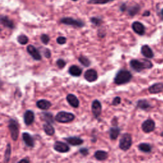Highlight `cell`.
I'll use <instances>...</instances> for the list:
<instances>
[{"instance_id":"f546056e","label":"cell","mask_w":163,"mask_h":163,"mask_svg":"<svg viewBox=\"0 0 163 163\" xmlns=\"http://www.w3.org/2000/svg\"><path fill=\"white\" fill-rule=\"evenodd\" d=\"M113 1L114 0H89L87 3L89 5H105Z\"/></svg>"},{"instance_id":"5bb4252c","label":"cell","mask_w":163,"mask_h":163,"mask_svg":"<svg viewBox=\"0 0 163 163\" xmlns=\"http://www.w3.org/2000/svg\"><path fill=\"white\" fill-rule=\"evenodd\" d=\"M1 23L5 27H8L9 29H14L15 24L13 21H11L9 17L7 15H2L1 16Z\"/></svg>"},{"instance_id":"d4e9b609","label":"cell","mask_w":163,"mask_h":163,"mask_svg":"<svg viewBox=\"0 0 163 163\" xmlns=\"http://www.w3.org/2000/svg\"><path fill=\"white\" fill-rule=\"evenodd\" d=\"M43 127L46 135H47L48 136H52L54 135L55 129L54 127L52 126V124L47 123V122H46V123L43 124Z\"/></svg>"},{"instance_id":"b9f144b4","label":"cell","mask_w":163,"mask_h":163,"mask_svg":"<svg viewBox=\"0 0 163 163\" xmlns=\"http://www.w3.org/2000/svg\"><path fill=\"white\" fill-rule=\"evenodd\" d=\"M30 162V161H29V160H27V159H22V160H20L19 161V162Z\"/></svg>"},{"instance_id":"9a60e30c","label":"cell","mask_w":163,"mask_h":163,"mask_svg":"<svg viewBox=\"0 0 163 163\" xmlns=\"http://www.w3.org/2000/svg\"><path fill=\"white\" fill-rule=\"evenodd\" d=\"M64 139L66 140V142H68L69 144L73 145V146H78V145H80L84 143V140L82 139L77 136L65 138Z\"/></svg>"},{"instance_id":"7bdbcfd3","label":"cell","mask_w":163,"mask_h":163,"mask_svg":"<svg viewBox=\"0 0 163 163\" xmlns=\"http://www.w3.org/2000/svg\"><path fill=\"white\" fill-rule=\"evenodd\" d=\"M161 16H162V19H163V8L161 10Z\"/></svg>"},{"instance_id":"52a82bcc","label":"cell","mask_w":163,"mask_h":163,"mask_svg":"<svg viewBox=\"0 0 163 163\" xmlns=\"http://www.w3.org/2000/svg\"><path fill=\"white\" fill-rule=\"evenodd\" d=\"M26 49L28 54L32 57L34 60L40 61L42 59V56H41L40 53L34 46H33V45H29L27 46Z\"/></svg>"},{"instance_id":"ffe728a7","label":"cell","mask_w":163,"mask_h":163,"mask_svg":"<svg viewBox=\"0 0 163 163\" xmlns=\"http://www.w3.org/2000/svg\"><path fill=\"white\" fill-rule=\"evenodd\" d=\"M37 106L38 108L41 110H46L51 107L52 103L48 100H40L37 102Z\"/></svg>"},{"instance_id":"ac0fdd59","label":"cell","mask_w":163,"mask_h":163,"mask_svg":"<svg viewBox=\"0 0 163 163\" xmlns=\"http://www.w3.org/2000/svg\"><path fill=\"white\" fill-rule=\"evenodd\" d=\"M163 91V84L156 83L149 87V91L150 94H158Z\"/></svg>"},{"instance_id":"83f0119b","label":"cell","mask_w":163,"mask_h":163,"mask_svg":"<svg viewBox=\"0 0 163 163\" xmlns=\"http://www.w3.org/2000/svg\"><path fill=\"white\" fill-rule=\"evenodd\" d=\"M42 119L46 121V122L50 124H53L54 123V118H53V115H52L50 112H43L42 113Z\"/></svg>"},{"instance_id":"7c38bea8","label":"cell","mask_w":163,"mask_h":163,"mask_svg":"<svg viewBox=\"0 0 163 163\" xmlns=\"http://www.w3.org/2000/svg\"><path fill=\"white\" fill-rule=\"evenodd\" d=\"M132 28L133 31L139 35H143L145 33V27L140 22L135 21L132 24Z\"/></svg>"},{"instance_id":"4dcf8cb0","label":"cell","mask_w":163,"mask_h":163,"mask_svg":"<svg viewBox=\"0 0 163 163\" xmlns=\"http://www.w3.org/2000/svg\"><path fill=\"white\" fill-rule=\"evenodd\" d=\"M78 61L82 65L85 67H89L91 65V61L88 59V58L85 57L84 56H80L78 57Z\"/></svg>"},{"instance_id":"ab89813d","label":"cell","mask_w":163,"mask_h":163,"mask_svg":"<svg viewBox=\"0 0 163 163\" xmlns=\"http://www.w3.org/2000/svg\"><path fill=\"white\" fill-rule=\"evenodd\" d=\"M120 10L122 11V12H124L125 11L127 10V6L126 3H122L119 7Z\"/></svg>"},{"instance_id":"8d00e7d4","label":"cell","mask_w":163,"mask_h":163,"mask_svg":"<svg viewBox=\"0 0 163 163\" xmlns=\"http://www.w3.org/2000/svg\"><path fill=\"white\" fill-rule=\"evenodd\" d=\"M120 101H121L120 97L119 96H116L113 100L112 104L113 106H117L120 103Z\"/></svg>"},{"instance_id":"8fae6325","label":"cell","mask_w":163,"mask_h":163,"mask_svg":"<svg viewBox=\"0 0 163 163\" xmlns=\"http://www.w3.org/2000/svg\"><path fill=\"white\" fill-rule=\"evenodd\" d=\"M84 78L89 82H93L97 80L98 78L97 73L94 69H87L84 74Z\"/></svg>"},{"instance_id":"7a4b0ae2","label":"cell","mask_w":163,"mask_h":163,"mask_svg":"<svg viewBox=\"0 0 163 163\" xmlns=\"http://www.w3.org/2000/svg\"><path fill=\"white\" fill-rule=\"evenodd\" d=\"M133 78V75L130 72L126 69H121L114 78V83L117 85H122L129 82Z\"/></svg>"},{"instance_id":"7402d4cb","label":"cell","mask_w":163,"mask_h":163,"mask_svg":"<svg viewBox=\"0 0 163 163\" xmlns=\"http://www.w3.org/2000/svg\"><path fill=\"white\" fill-rule=\"evenodd\" d=\"M140 10V6L138 4H135L133 6H131L129 8L127 7V13L131 17H133L136 15Z\"/></svg>"},{"instance_id":"44dd1931","label":"cell","mask_w":163,"mask_h":163,"mask_svg":"<svg viewBox=\"0 0 163 163\" xmlns=\"http://www.w3.org/2000/svg\"><path fill=\"white\" fill-rule=\"evenodd\" d=\"M68 72L73 77H80L82 73V69L78 66L72 65L69 67Z\"/></svg>"},{"instance_id":"d590c367","label":"cell","mask_w":163,"mask_h":163,"mask_svg":"<svg viewBox=\"0 0 163 163\" xmlns=\"http://www.w3.org/2000/svg\"><path fill=\"white\" fill-rule=\"evenodd\" d=\"M66 38L64 37H59L57 40H56V42L59 45H64L66 43Z\"/></svg>"},{"instance_id":"60d3db41","label":"cell","mask_w":163,"mask_h":163,"mask_svg":"<svg viewBox=\"0 0 163 163\" xmlns=\"http://www.w3.org/2000/svg\"><path fill=\"white\" fill-rule=\"evenodd\" d=\"M150 14V13L149 11H145V12L143 13V16H149Z\"/></svg>"},{"instance_id":"9c48e42d","label":"cell","mask_w":163,"mask_h":163,"mask_svg":"<svg viewBox=\"0 0 163 163\" xmlns=\"http://www.w3.org/2000/svg\"><path fill=\"white\" fill-rule=\"evenodd\" d=\"M92 114L94 115L95 118H98L99 116H100L101 113V110H102V106L101 103L98 100H96L94 101H93L92 103Z\"/></svg>"},{"instance_id":"484cf974","label":"cell","mask_w":163,"mask_h":163,"mask_svg":"<svg viewBox=\"0 0 163 163\" xmlns=\"http://www.w3.org/2000/svg\"><path fill=\"white\" fill-rule=\"evenodd\" d=\"M150 104L146 100H140L137 102V107L143 110H148L150 108Z\"/></svg>"},{"instance_id":"74e56055","label":"cell","mask_w":163,"mask_h":163,"mask_svg":"<svg viewBox=\"0 0 163 163\" xmlns=\"http://www.w3.org/2000/svg\"><path fill=\"white\" fill-rule=\"evenodd\" d=\"M79 152L84 156H86L89 154V150L87 148H82L79 150Z\"/></svg>"},{"instance_id":"ba28073f","label":"cell","mask_w":163,"mask_h":163,"mask_svg":"<svg viewBox=\"0 0 163 163\" xmlns=\"http://www.w3.org/2000/svg\"><path fill=\"white\" fill-rule=\"evenodd\" d=\"M155 122L152 119H147L143 122L142 128L143 132L145 133H149L155 129Z\"/></svg>"},{"instance_id":"f35d334b","label":"cell","mask_w":163,"mask_h":163,"mask_svg":"<svg viewBox=\"0 0 163 163\" xmlns=\"http://www.w3.org/2000/svg\"><path fill=\"white\" fill-rule=\"evenodd\" d=\"M43 55L46 58H50L51 57V52L49 49H45L43 50Z\"/></svg>"},{"instance_id":"f6af8a7d","label":"cell","mask_w":163,"mask_h":163,"mask_svg":"<svg viewBox=\"0 0 163 163\" xmlns=\"http://www.w3.org/2000/svg\"><path fill=\"white\" fill-rule=\"evenodd\" d=\"M72 1H73V2H77V1H78V0H72Z\"/></svg>"},{"instance_id":"6da1fadb","label":"cell","mask_w":163,"mask_h":163,"mask_svg":"<svg viewBox=\"0 0 163 163\" xmlns=\"http://www.w3.org/2000/svg\"><path fill=\"white\" fill-rule=\"evenodd\" d=\"M129 64L131 68L136 72H141L145 69H150L153 66L152 63L147 59H143L142 61L138 59H132Z\"/></svg>"},{"instance_id":"4fadbf2b","label":"cell","mask_w":163,"mask_h":163,"mask_svg":"<svg viewBox=\"0 0 163 163\" xmlns=\"http://www.w3.org/2000/svg\"><path fill=\"white\" fill-rule=\"evenodd\" d=\"M34 120V113L31 110H27L24 114V121L26 126H30Z\"/></svg>"},{"instance_id":"603a6c76","label":"cell","mask_w":163,"mask_h":163,"mask_svg":"<svg viewBox=\"0 0 163 163\" xmlns=\"http://www.w3.org/2000/svg\"><path fill=\"white\" fill-rule=\"evenodd\" d=\"M108 157V154L106 151L97 150L94 153V158L98 161H104Z\"/></svg>"},{"instance_id":"1f68e13d","label":"cell","mask_w":163,"mask_h":163,"mask_svg":"<svg viewBox=\"0 0 163 163\" xmlns=\"http://www.w3.org/2000/svg\"><path fill=\"white\" fill-rule=\"evenodd\" d=\"M90 21L94 25L96 26H100L101 25L103 20L101 18V17H92L90 18Z\"/></svg>"},{"instance_id":"3957f363","label":"cell","mask_w":163,"mask_h":163,"mask_svg":"<svg viewBox=\"0 0 163 163\" xmlns=\"http://www.w3.org/2000/svg\"><path fill=\"white\" fill-rule=\"evenodd\" d=\"M75 118V116L74 114L65 111H61L57 113L55 117V120L59 123H69V122H72Z\"/></svg>"},{"instance_id":"4316f807","label":"cell","mask_w":163,"mask_h":163,"mask_svg":"<svg viewBox=\"0 0 163 163\" xmlns=\"http://www.w3.org/2000/svg\"><path fill=\"white\" fill-rule=\"evenodd\" d=\"M138 149L143 152L149 153L151 152V150H152V147H151L149 143H142L138 145Z\"/></svg>"},{"instance_id":"f1b7e54d","label":"cell","mask_w":163,"mask_h":163,"mask_svg":"<svg viewBox=\"0 0 163 163\" xmlns=\"http://www.w3.org/2000/svg\"><path fill=\"white\" fill-rule=\"evenodd\" d=\"M11 145L10 143H8L7 145V149L5 152V155H4V162H8L10 159L11 155Z\"/></svg>"},{"instance_id":"2e32d148","label":"cell","mask_w":163,"mask_h":163,"mask_svg":"<svg viewBox=\"0 0 163 163\" xmlns=\"http://www.w3.org/2000/svg\"><path fill=\"white\" fill-rule=\"evenodd\" d=\"M22 139L25 144L29 147H34V140L31 135L28 133H22Z\"/></svg>"},{"instance_id":"d6a6232c","label":"cell","mask_w":163,"mask_h":163,"mask_svg":"<svg viewBox=\"0 0 163 163\" xmlns=\"http://www.w3.org/2000/svg\"><path fill=\"white\" fill-rule=\"evenodd\" d=\"M17 42H19L21 45H26L28 43L29 38L27 36L24 35V34H21L17 37Z\"/></svg>"},{"instance_id":"ee69618b","label":"cell","mask_w":163,"mask_h":163,"mask_svg":"<svg viewBox=\"0 0 163 163\" xmlns=\"http://www.w3.org/2000/svg\"><path fill=\"white\" fill-rule=\"evenodd\" d=\"M161 136H163V131L161 133Z\"/></svg>"},{"instance_id":"cb8c5ba5","label":"cell","mask_w":163,"mask_h":163,"mask_svg":"<svg viewBox=\"0 0 163 163\" xmlns=\"http://www.w3.org/2000/svg\"><path fill=\"white\" fill-rule=\"evenodd\" d=\"M120 128L118 127H112L110 129L109 131V135L110 137L112 140H115L117 138L119 135H120Z\"/></svg>"},{"instance_id":"5b68a950","label":"cell","mask_w":163,"mask_h":163,"mask_svg":"<svg viewBox=\"0 0 163 163\" xmlns=\"http://www.w3.org/2000/svg\"><path fill=\"white\" fill-rule=\"evenodd\" d=\"M8 129L10 132L11 137L14 141H17L19 135V124L17 122L13 119H10L8 122Z\"/></svg>"},{"instance_id":"d6986e66","label":"cell","mask_w":163,"mask_h":163,"mask_svg":"<svg viewBox=\"0 0 163 163\" xmlns=\"http://www.w3.org/2000/svg\"><path fill=\"white\" fill-rule=\"evenodd\" d=\"M141 52L143 56L149 58V59H151V58H152L154 56L152 50L151 49L150 46L147 45H144L142 46Z\"/></svg>"},{"instance_id":"30bf717a","label":"cell","mask_w":163,"mask_h":163,"mask_svg":"<svg viewBox=\"0 0 163 163\" xmlns=\"http://www.w3.org/2000/svg\"><path fill=\"white\" fill-rule=\"evenodd\" d=\"M54 149L57 152L60 153H66L69 152V150H70L69 147L66 143H63L59 141L55 142L54 145Z\"/></svg>"},{"instance_id":"836d02e7","label":"cell","mask_w":163,"mask_h":163,"mask_svg":"<svg viewBox=\"0 0 163 163\" xmlns=\"http://www.w3.org/2000/svg\"><path fill=\"white\" fill-rule=\"evenodd\" d=\"M40 40L44 45H47L50 42V37L48 34H43L40 37Z\"/></svg>"},{"instance_id":"8992f818","label":"cell","mask_w":163,"mask_h":163,"mask_svg":"<svg viewBox=\"0 0 163 163\" xmlns=\"http://www.w3.org/2000/svg\"><path fill=\"white\" fill-rule=\"evenodd\" d=\"M60 22L63 24L76 27H83L85 26L84 21L79 19H75L72 17H63L60 20Z\"/></svg>"},{"instance_id":"e575fe53","label":"cell","mask_w":163,"mask_h":163,"mask_svg":"<svg viewBox=\"0 0 163 163\" xmlns=\"http://www.w3.org/2000/svg\"><path fill=\"white\" fill-rule=\"evenodd\" d=\"M56 65L59 69H62V68H65V66L66 65V62L65 60L62 59H57L56 61Z\"/></svg>"},{"instance_id":"e0dca14e","label":"cell","mask_w":163,"mask_h":163,"mask_svg":"<svg viewBox=\"0 0 163 163\" xmlns=\"http://www.w3.org/2000/svg\"><path fill=\"white\" fill-rule=\"evenodd\" d=\"M66 100L68 103L70 104L72 107L73 108H77L79 106V100L77 97L73 94H69L66 96Z\"/></svg>"},{"instance_id":"277c9868","label":"cell","mask_w":163,"mask_h":163,"mask_svg":"<svg viewBox=\"0 0 163 163\" xmlns=\"http://www.w3.org/2000/svg\"><path fill=\"white\" fill-rule=\"evenodd\" d=\"M132 145V137L129 133H124L122 135L119 141V148L126 151L129 150Z\"/></svg>"}]
</instances>
